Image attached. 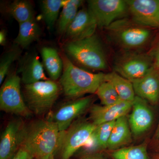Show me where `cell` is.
<instances>
[{
	"label": "cell",
	"instance_id": "cell-11",
	"mask_svg": "<svg viewBox=\"0 0 159 159\" xmlns=\"http://www.w3.org/2000/svg\"><path fill=\"white\" fill-rule=\"evenodd\" d=\"M132 20L140 25L159 29V0L126 1Z\"/></svg>",
	"mask_w": 159,
	"mask_h": 159
},
{
	"label": "cell",
	"instance_id": "cell-12",
	"mask_svg": "<svg viewBox=\"0 0 159 159\" xmlns=\"http://www.w3.org/2000/svg\"><path fill=\"white\" fill-rule=\"evenodd\" d=\"M25 126L22 120L16 119L9 122L0 141V159H11L22 145Z\"/></svg>",
	"mask_w": 159,
	"mask_h": 159
},
{
	"label": "cell",
	"instance_id": "cell-30",
	"mask_svg": "<svg viewBox=\"0 0 159 159\" xmlns=\"http://www.w3.org/2000/svg\"><path fill=\"white\" fill-rule=\"evenodd\" d=\"M6 34L4 30H1L0 31V44L3 46L6 44Z\"/></svg>",
	"mask_w": 159,
	"mask_h": 159
},
{
	"label": "cell",
	"instance_id": "cell-14",
	"mask_svg": "<svg viewBox=\"0 0 159 159\" xmlns=\"http://www.w3.org/2000/svg\"><path fill=\"white\" fill-rule=\"evenodd\" d=\"M132 109L129 123L132 134L135 136H139L147 132L152 125L153 113L147 101L136 96Z\"/></svg>",
	"mask_w": 159,
	"mask_h": 159
},
{
	"label": "cell",
	"instance_id": "cell-25",
	"mask_svg": "<svg viewBox=\"0 0 159 159\" xmlns=\"http://www.w3.org/2000/svg\"><path fill=\"white\" fill-rule=\"evenodd\" d=\"M111 156L114 159H149L146 143L119 148Z\"/></svg>",
	"mask_w": 159,
	"mask_h": 159
},
{
	"label": "cell",
	"instance_id": "cell-33",
	"mask_svg": "<svg viewBox=\"0 0 159 159\" xmlns=\"http://www.w3.org/2000/svg\"><path fill=\"white\" fill-rule=\"evenodd\" d=\"M156 137L157 139H159V123L158 125V126L157 129V132H156Z\"/></svg>",
	"mask_w": 159,
	"mask_h": 159
},
{
	"label": "cell",
	"instance_id": "cell-9",
	"mask_svg": "<svg viewBox=\"0 0 159 159\" xmlns=\"http://www.w3.org/2000/svg\"><path fill=\"white\" fill-rule=\"evenodd\" d=\"M92 102V97L89 96L67 102L49 112L46 120L56 124L60 131L63 133L89 107Z\"/></svg>",
	"mask_w": 159,
	"mask_h": 159
},
{
	"label": "cell",
	"instance_id": "cell-22",
	"mask_svg": "<svg viewBox=\"0 0 159 159\" xmlns=\"http://www.w3.org/2000/svg\"><path fill=\"white\" fill-rule=\"evenodd\" d=\"M83 2V1L81 0H66L57 23V30L60 34H65L77 16Z\"/></svg>",
	"mask_w": 159,
	"mask_h": 159
},
{
	"label": "cell",
	"instance_id": "cell-29",
	"mask_svg": "<svg viewBox=\"0 0 159 159\" xmlns=\"http://www.w3.org/2000/svg\"><path fill=\"white\" fill-rule=\"evenodd\" d=\"M80 159H105V158L103 154L98 152V153L86 155Z\"/></svg>",
	"mask_w": 159,
	"mask_h": 159
},
{
	"label": "cell",
	"instance_id": "cell-31",
	"mask_svg": "<svg viewBox=\"0 0 159 159\" xmlns=\"http://www.w3.org/2000/svg\"><path fill=\"white\" fill-rule=\"evenodd\" d=\"M154 66L157 69H158L159 67V45L157 49L156 53Z\"/></svg>",
	"mask_w": 159,
	"mask_h": 159
},
{
	"label": "cell",
	"instance_id": "cell-15",
	"mask_svg": "<svg viewBox=\"0 0 159 159\" xmlns=\"http://www.w3.org/2000/svg\"><path fill=\"white\" fill-rule=\"evenodd\" d=\"M133 102L120 99L116 103L108 106L95 105L91 107L90 117L95 125L116 121L131 110Z\"/></svg>",
	"mask_w": 159,
	"mask_h": 159
},
{
	"label": "cell",
	"instance_id": "cell-13",
	"mask_svg": "<svg viewBox=\"0 0 159 159\" xmlns=\"http://www.w3.org/2000/svg\"><path fill=\"white\" fill-rule=\"evenodd\" d=\"M97 27L96 19L88 8L80 9L65 33L67 42L91 37Z\"/></svg>",
	"mask_w": 159,
	"mask_h": 159
},
{
	"label": "cell",
	"instance_id": "cell-23",
	"mask_svg": "<svg viewBox=\"0 0 159 159\" xmlns=\"http://www.w3.org/2000/svg\"><path fill=\"white\" fill-rule=\"evenodd\" d=\"M8 10L19 24L34 19L33 6L28 1H15L9 5Z\"/></svg>",
	"mask_w": 159,
	"mask_h": 159
},
{
	"label": "cell",
	"instance_id": "cell-8",
	"mask_svg": "<svg viewBox=\"0 0 159 159\" xmlns=\"http://www.w3.org/2000/svg\"><path fill=\"white\" fill-rule=\"evenodd\" d=\"M88 3L89 10L100 28L107 29L129 11L126 1L90 0Z\"/></svg>",
	"mask_w": 159,
	"mask_h": 159
},
{
	"label": "cell",
	"instance_id": "cell-21",
	"mask_svg": "<svg viewBox=\"0 0 159 159\" xmlns=\"http://www.w3.org/2000/svg\"><path fill=\"white\" fill-rule=\"evenodd\" d=\"M41 29L34 19L19 24V30L14 42L17 46L25 48L39 38Z\"/></svg>",
	"mask_w": 159,
	"mask_h": 159
},
{
	"label": "cell",
	"instance_id": "cell-2",
	"mask_svg": "<svg viewBox=\"0 0 159 159\" xmlns=\"http://www.w3.org/2000/svg\"><path fill=\"white\" fill-rule=\"evenodd\" d=\"M63 70L60 85L65 95L77 98L86 94L96 93L98 88L105 81V74H94L80 69L72 62L67 55H63Z\"/></svg>",
	"mask_w": 159,
	"mask_h": 159
},
{
	"label": "cell",
	"instance_id": "cell-6",
	"mask_svg": "<svg viewBox=\"0 0 159 159\" xmlns=\"http://www.w3.org/2000/svg\"><path fill=\"white\" fill-rule=\"evenodd\" d=\"M97 125L86 120L75 121L61 134L60 159H70L90 139Z\"/></svg>",
	"mask_w": 159,
	"mask_h": 159
},
{
	"label": "cell",
	"instance_id": "cell-5",
	"mask_svg": "<svg viewBox=\"0 0 159 159\" xmlns=\"http://www.w3.org/2000/svg\"><path fill=\"white\" fill-rule=\"evenodd\" d=\"M106 29L116 43L129 50L144 47L149 41L152 35L149 28L126 18L116 20Z\"/></svg>",
	"mask_w": 159,
	"mask_h": 159
},
{
	"label": "cell",
	"instance_id": "cell-7",
	"mask_svg": "<svg viewBox=\"0 0 159 159\" xmlns=\"http://www.w3.org/2000/svg\"><path fill=\"white\" fill-rule=\"evenodd\" d=\"M21 78L13 73L7 77L0 90L1 111L25 118L32 113L23 99L20 90Z\"/></svg>",
	"mask_w": 159,
	"mask_h": 159
},
{
	"label": "cell",
	"instance_id": "cell-18",
	"mask_svg": "<svg viewBox=\"0 0 159 159\" xmlns=\"http://www.w3.org/2000/svg\"><path fill=\"white\" fill-rule=\"evenodd\" d=\"M132 134L126 116L117 119L111 132L107 148L115 151L122 148L131 142Z\"/></svg>",
	"mask_w": 159,
	"mask_h": 159
},
{
	"label": "cell",
	"instance_id": "cell-3",
	"mask_svg": "<svg viewBox=\"0 0 159 159\" xmlns=\"http://www.w3.org/2000/svg\"><path fill=\"white\" fill-rule=\"evenodd\" d=\"M68 57L79 64L94 70L107 68V61L101 41L96 34L78 40L68 41L64 47Z\"/></svg>",
	"mask_w": 159,
	"mask_h": 159
},
{
	"label": "cell",
	"instance_id": "cell-1",
	"mask_svg": "<svg viewBox=\"0 0 159 159\" xmlns=\"http://www.w3.org/2000/svg\"><path fill=\"white\" fill-rule=\"evenodd\" d=\"M61 134L54 123L46 119L36 120L25 126L21 147L34 159H43L59 149Z\"/></svg>",
	"mask_w": 159,
	"mask_h": 159
},
{
	"label": "cell",
	"instance_id": "cell-28",
	"mask_svg": "<svg viewBox=\"0 0 159 159\" xmlns=\"http://www.w3.org/2000/svg\"><path fill=\"white\" fill-rule=\"evenodd\" d=\"M11 159H34L32 155L24 147H21L15 156Z\"/></svg>",
	"mask_w": 159,
	"mask_h": 159
},
{
	"label": "cell",
	"instance_id": "cell-26",
	"mask_svg": "<svg viewBox=\"0 0 159 159\" xmlns=\"http://www.w3.org/2000/svg\"><path fill=\"white\" fill-rule=\"evenodd\" d=\"M96 93L102 105H112L121 99L113 86L108 81H103L98 88Z\"/></svg>",
	"mask_w": 159,
	"mask_h": 159
},
{
	"label": "cell",
	"instance_id": "cell-19",
	"mask_svg": "<svg viewBox=\"0 0 159 159\" xmlns=\"http://www.w3.org/2000/svg\"><path fill=\"white\" fill-rule=\"evenodd\" d=\"M43 64L51 80L56 81L62 75L63 61L56 49L43 47L41 51Z\"/></svg>",
	"mask_w": 159,
	"mask_h": 159
},
{
	"label": "cell",
	"instance_id": "cell-10",
	"mask_svg": "<svg viewBox=\"0 0 159 159\" xmlns=\"http://www.w3.org/2000/svg\"><path fill=\"white\" fill-rule=\"evenodd\" d=\"M147 54L126 53L117 59L114 66L115 72L131 81L145 76L152 66Z\"/></svg>",
	"mask_w": 159,
	"mask_h": 159
},
{
	"label": "cell",
	"instance_id": "cell-16",
	"mask_svg": "<svg viewBox=\"0 0 159 159\" xmlns=\"http://www.w3.org/2000/svg\"><path fill=\"white\" fill-rule=\"evenodd\" d=\"M135 94L153 104L159 101V71L152 66L145 76L131 80Z\"/></svg>",
	"mask_w": 159,
	"mask_h": 159
},
{
	"label": "cell",
	"instance_id": "cell-24",
	"mask_svg": "<svg viewBox=\"0 0 159 159\" xmlns=\"http://www.w3.org/2000/svg\"><path fill=\"white\" fill-rule=\"evenodd\" d=\"M66 0H44L41 4L43 17L49 29L54 27L57 20L60 10L65 3Z\"/></svg>",
	"mask_w": 159,
	"mask_h": 159
},
{
	"label": "cell",
	"instance_id": "cell-20",
	"mask_svg": "<svg viewBox=\"0 0 159 159\" xmlns=\"http://www.w3.org/2000/svg\"><path fill=\"white\" fill-rule=\"evenodd\" d=\"M105 81L110 82L116 91L120 99L133 102L135 94L132 83L116 72L105 74Z\"/></svg>",
	"mask_w": 159,
	"mask_h": 159
},
{
	"label": "cell",
	"instance_id": "cell-32",
	"mask_svg": "<svg viewBox=\"0 0 159 159\" xmlns=\"http://www.w3.org/2000/svg\"><path fill=\"white\" fill-rule=\"evenodd\" d=\"M43 159H54V154H51Z\"/></svg>",
	"mask_w": 159,
	"mask_h": 159
},
{
	"label": "cell",
	"instance_id": "cell-4",
	"mask_svg": "<svg viewBox=\"0 0 159 159\" xmlns=\"http://www.w3.org/2000/svg\"><path fill=\"white\" fill-rule=\"evenodd\" d=\"M60 85L56 81H40L25 85V102L31 112L38 116L48 113L59 97Z\"/></svg>",
	"mask_w": 159,
	"mask_h": 159
},
{
	"label": "cell",
	"instance_id": "cell-34",
	"mask_svg": "<svg viewBox=\"0 0 159 159\" xmlns=\"http://www.w3.org/2000/svg\"><path fill=\"white\" fill-rule=\"evenodd\" d=\"M157 69H158V70L159 71V67Z\"/></svg>",
	"mask_w": 159,
	"mask_h": 159
},
{
	"label": "cell",
	"instance_id": "cell-27",
	"mask_svg": "<svg viewBox=\"0 0 159 159\" xmlns=\"http://www.w3.org/2000/svg\"><path fill=\"white\" fill-rule=\"evenodd\" d=\"M21 50L19 46L12 48L6 52L0 61V84L3 83L12 62L19 57Z\"/></svg>",
	"mask_w": 159,
	"mask_h": 159
},
{
	"label": "cell",
	"instance_id": "cell-17",
	"mask_svg": "<svg viewBox=\"0 0 159 159\" xmlns=\"http://www.w3.org/2000/svg\"><path fill=\"white\" fill-rule=\"evenodd\" d=\"M43 63L36 54H31L23 58L18 72L21 75V80L25 85L40 81L48 80L46 76Z\"/></svg>",
	"mask_w": 159,
	"mask_h": 159
}]
</instances>
